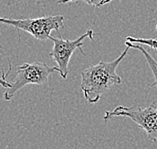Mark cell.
Instances as JSON below:
<instances>
[{"instance_id":"6da1fadb","label":"cell","mask_w":157,"mask_h":149,"mask_svg":"<svg viewBox=\"0 0 157 149\" xmlns=\"http://www.w3.org/2000/svg\"><path fill=\"white\" fill-rule=\"evenodd\" d=\"M128 51L129 48L126 47L121 55L112 62L101 60L97 64L88 67L81 72L80 87L84 98L89 104H96L107 90L122 83L116 68L126 56Z\"/></svg>"},{"instance_id":"7a4b0ae2","label":"cell","mask_w":157,"mask_h":149,"mask_svg":"<svg viewBox=\"0 0 157 149\" xmlns=\"http://www.w3.org/2000/svg\"><path fill=\"white\" fill-rule=\"evenodd\" d=\"M59 72L58 67H49L46 64L34 62L25 63L19 66L15 72V78L11 83V87L6 89L4 100H12L14 95L27 85H45L48 83V78L52 72Z\"/></svg>"},{"instance_id":"3957f363","label":"cell","mask_w":157,"mask_h":149,"mask_svg":"<svg viewBox=\"0 0 157 149\" xmlns=\"http://www.w3.org/2000/svg\"><path fill=\"white\" fill-rule=\"evenodd\" d=\"M113 117H127L144 130L147 138L157 142V103L154 101L147 107L117 106L113 110L106 111L103 121L107 122Z\"/></svg>"},{"instance_id":"277c9868","label":"cell","mask_w":157,"mask_h":149,"mask_svg":"<svg viewBox=\"0 0 157 149\" xmlns=\"http://www.w3.org/2000/svg\"><path fill=\"white\" fill-rule=\"evenodd\" d=\"M0 23L11 25L17 29L30 33L37 40L45 41L49 39L52 30H58L63 27V15H49L25 19H12V18L0 17Z\"/></svg>"},{"instance_id":"5b68a950","label":"cell","mask_w":157,"mask_h":149,"mask_svg":"<svg viewBox=\"0 0 157 149\" xmlns=\"http://www.w3.org/2000/svg\"><path fill=\"white\" fill-rule=\"evenodd\" d=\"M89 37L90 39H94V31L93 30H87L86 33L82 34L81 36H79L78 39L74 40L70 39H63L62 37H53L50 35L49 39L53 41V48L51 49L50 58L54 60L57 64V67L59 68V74L63 79H66L68 76V64H69L70 59L73 52L76 49H80V52H82V55H85V52H83L82 45L83 40Z\"/></svg>"},{"instance_id":"8992f818","label":"cell","mask_w":157,"mask_h":149,"mask_svg":"<svg viewBox=\"0 0 157 149\" xmlns=\"http://www.w3.org/2000/svg\"><path fill=\"white\" fill-rule=\"evenodd\" d=\"M125 47H128L129 48H135V49H138L139 52H142V55L144 56L145 60H146V62L148 64L149 68H150V70L152 72L153 76H154V83H152L151 85H149V87H155L157 89V62L152 58L150 56V53H149L146 49H145L142 45H140L139 43H130L128 40H125ZM157 103V100L155 101Z\"/></svg>"},{"instance_id":"52a82bcc","label":"cell","mask_w":157,"mask_h":149,"mask_svg":"<svg viewBox=\"0 0 157 149\" xmlns=\"http://www.w3.org/2000/svg\"><path fill=\"white\" fill-rule=\"evenodd\" d=\"M126 40H128L130 43H133L148 45V47H150L153 49L157 51V39H139V37L127 36L126 37Z\"/></svg>"},{"instance_id":"ba28073f","label":"cell","mask_w":157,"mask_h":149,"mask_svg":"<svg viewBox=\"0 0 157 149\" xmlns=\"http://www.w3.org/2000/svg\"><path fill=\"white\" fill-rule=\"evenodd\" d=\"M77 1H83L87 3L88 5L94 6L96 8H99L103 5L107 4V3L111 2L112 0H58L57 3H70V2H77Z\"/></svg>"},{"instance_id":"9c48e42d","label":"cell","mask_w":157,"mask_h":149,"mask_svg":"<svg viewBox=\"0 0 157 149\" xmlns=\"http://www.w3.org/2000/svg\"><path fill=\"white\" fill-rule=\"evenodd\" d=\"M10 68H11V67L9 68V70H8V72H6V74H4V72H3V75L1 76V77H0V85H1L2 87L6 88V89H8V88L11 87V83L7 82V80H6L7 75H8L9 72H10Z\"/></svg>"},{"instance_id":"30bf717a","label":"cell","mask_w":157,"mask_h":149,"mask_svg":"<svg viewBox=\"0 0 157 149\" xmlns=\"http://www.w3.org/2000/svg\"><path fill=\"white\" fill-rule=\"evenodd\" d=\"M156 30H157V24H156Z\"/></svg>"},{"instance_id":"8fae6325","label":"cell","mask_w":157,"mask_h":149,"mask_svg":"<svg viewBox=\"0 0 157 149\" xmlns=\"http://www.w3.org/2000/svg\"><path fill=\"white\" fill-rule=\"evenodd\" d=\"M37 1H38V0H37Z\"/></svg>"}]
</instances>
